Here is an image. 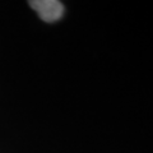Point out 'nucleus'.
I'll return each instance as SVG.
<instances>
[{
  "mask_svg": "<svg viewBox=\"0 0 153 153\" xmlns=\"http://www.w3.org/2000/svg\"><path fill=\"white\" fill-rule=\"evenodd\" d=\"M28 4L33 10L37 12L42 21L47 23L59 21L64 14L63 3L57 0H31Z\"/></svg>",
  "mask_w": 153,
  "mask_h": 153,
  "instance_id": "obj_1",
  "label": "nucleus"
}]
</instances>
